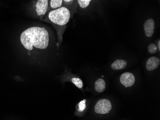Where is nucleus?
Instances as JSON below:
<instances>
[{
  "instance_id": "f257e3e1",
  "label": "nucleus",
  "mask_w": 160,
  "mask_h": 120,
  "mask_svg": "<svg viewBox=\"0 0 160 120\" xmlns=\"http://www.w3.org/2000/svg\"><path fill=\"white\" fill-rule=\"evenodd\" d=\"M21 44L29 52L44 50L50 43V35L45 28L31 26L24 30L20 36Z\"/></svg>"
},
{
  "instance_id": "f03ea898",
  "label": "nucleus",
  "mask_w": 160,
  "mask_h": 120,
  "mask_svg": "<svg viewBox=\"0 0 160 120\" xmlns=\"http://www.w3.org/2000/svg\"><path fill=\"white\" fill-rule=\"evenodd\" d=\"M74 13L75 12L70 9L62 6L48 12L42 20L52 25L56 30L58 40L57 46L58 47L62 42L63 35L67 24Z\"/></svg>"
},
{
  "instance_id": "7ed1b4c3",
  "label": "nucleus",
  "mask_w": 160,
  "mask_h": 120,
  "mask_svg": "<svg viewBox=\"0 0 160 120\" xmlns=\"http://www.w3.org/2000/svg\"><path fill=\"white\" fill-rule=\"evenodd\" d=\"M48 8L49 0H30L28 3L29 11L40 20H43L46 16Z\"/></svg>"
},
{
  "instance_id": "20e7f679",
  "label": "nucleus",
  "mask_w": 160,
  "mask_h": 120,
  "mask_svg": "<svg viewBox=\"0 0 160 120\" xmlns=\"http://www.w3.org/2000/svg\"><path fill=\"white\" fill-rule=\"evenodd\" d=\"M112 109V104L108 99L99 100L94 107V111L98 114H106Z\"/></svg>"
},
{
  "instance_id": "39448f33",
  "label": "nucleus",
  "mask_w": 160,
  "mask_h": 120,
  "mask_svg": "<svg viewBox=\"0 0 160 120\" xmlns=\"http://www.w3.org/2000/svg\"><path fill=\"white\" fill-rule=\"evenodd\" d=\"M120 83L126 88L132 86L135 82V78L132 73L125 72L120 76Z\"/></svg>"
},
{
  "instance_id": "423d86ee",
  "label": "nucleus",
  "mask_w": 160,
  "mask_h": 120,
  "mask_svg": "<svg viewBox=\"0 0 160 120\" xmlns=\"http://www.w3.org/2000/svg\"><path fill=\"white\" fill-rule=\"evenodd\" d=\"M145 35L146 37H151L153 35L155 29V22L154 20L149 18L145 22L143 26Z\"/></svg>"
},
{
  "instance_id": "0eeeda50",
  "label": "nucleus",
  "mask_w": 160,
  "mask_h": 120,
  "mask_svg": "<svg viewBox=\"0 0 160 120\" xmlns=\"http://www.w3.org/2000/svg\"><path fill=\"white\" fill-rule=\"evenodd\" d=\"M160 64V60L159 58L152 56L147 60L146 64V69L148 71H152L157 69Z\"/></svg>"
},
{
  "instance_id": "6e6552de",
  "label": "nucleus",
  "mask_w": 160,
  "mask_h": 120,
  "mask_svg": "<svg viewBox=\"0 0 160 120\" xmlns=\"http://www.w3.org/2000/svg\"><path fill=\"white\" fill-rule=\"evenodd\" d=\"M62 6L68 8L75 13L78 12L77 0H63Z\"/></svg>"
},
{
  "instance_id": "1a4fd4ad",
  "label": "nucleus",
  "mask_w": 160,
  "mask_h": 120,
  "mask_svg": "<svg viewBox=\"0 0 160 120\" xmlns=\"http://www.w3.org/2000/svg\"><path fill=\"white\" fill-rule=\"evenodd\" d=\"M127 65V62L124 60H117L112 63L111 67L113 70H120L124 69Z\"/></svg>"
},
{
  "instance_id": "9d476101",
  "label": "nucleus",
  "mask_w": 160,
  "mask_h": 120,
  "mask_svg": "<svg viewBox=\"0 0 160 120\" xmlns=\"http://www.w3.org/2000/svg\"><path fill=\"white\" fill-rule=\"evenodd\" d=\"M106 82L103 79H97L94 84V88L98 93H102L106 89Z\"/></svg>"
},
{
  "instance_id": "9b49d317",
  "label": "nucleus",
  "mask_w": 160,
  "mask_h": 120,
  "mask_svg": "<svg viewBox=\"0 0 160 120\" xmlns=\"http://www.w3.org/2000/svg\"><path fill=\"white\" fill-rule=\"evenodd\" d=\"M94 0H77L78 10H85L89 7Z\"/></svg>"
},
{
  "instance_id": "f8f14e48",
  "label": "nucleus",
  "mask_w": 160,
  "mask_h": 120,
  "mask_svg": "<svg viewBox=\"0 0 160 120\" xmlns=\"http://www.w3.org/2000/svg\"><path fill=\"white\" fill-rule=\"evenodd\" d=\"M63 0H49L48 12L56 9L62 6Z\"/></svg>"
},
{
  "instance_id": "ddd939ff",
  "label": "nucleus",
  "mask_w": 160,
  "mask_h": 120,
  "mask_svg": "<svg viewBox=\"0 0 160 120\" xmlns=\"http://www.w3.org/2000/svg\"><path fill=\"white\" fill-rule=\"evenodd\" d=\"M72 82L79 89H82L83 84L82 80L78 78H73L72 79Z\"/></svg>"
},
{
  "instance_id": "4468645a",
  "label": "nucleus",
  "mask_w": 160,
  "mask_h": 120,
  "mask_svg": "<svg viewBox=\"0 0 160 120\" xmlns=\"http://www.w3.org/2000/svg\"><path fill=\"white\" fill-rule=\"evenodd\" d=\"M148 51L149 53L151 54H154L156 53L158 51L157 45L154 43H151L148 46Z\"/></svg>"
},
{
  "instance_id": "2eb2a0df",
  "label": "nucleus",
  "mask_w": 160,
  "mask_h": 120,
  "mask_svg": "<svg viewBox=\"0 0 160 120\" xmlns=\"http://www.w3.org/2000/svg\"><path fill=\"white\" fill-rule=\"evenodd\" d=\"M86 100L84 99L78 103V111L79 112H82L86 108Z\"/></svg>"
},
{
  "instance_id": "dca6fc26",
  "label": "nucleus",
  "mask_w": 160,
  "mask_h": 120,
  "mask_svg": "<svg viewBox=\"0 0 160 120\" xmlns=\"http://www.w3.org/2000/svg\"><path fill=\"white\" fill-rule=\"evenodd\" d=\"M157 47H158V51H160V40H158V45L157 46Z\"/></svg>"
}]
</instances>
